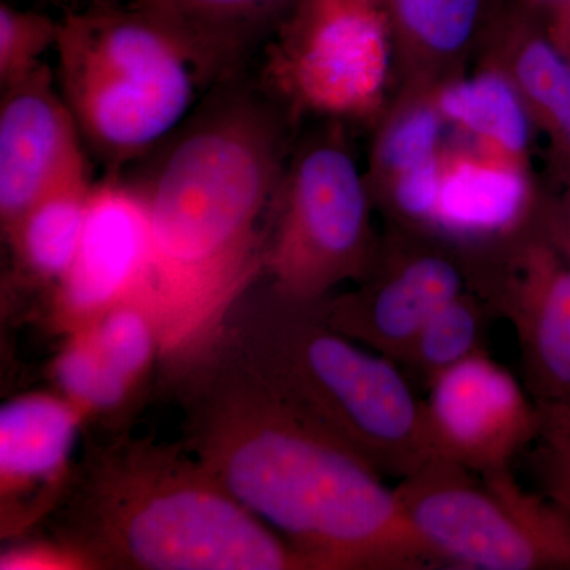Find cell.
Segmentation results:
<instances>
[{
	"mask_svg": "<svg viewBox=\"0 0 570 570\" xmlns=\"http://www.w3.org/2000/svg\"><path fill=\"white\" fill-rule=\"evenodd\" d=\"M51 363L58 393L80 409L86 419L108 417L129 406L137 390L110 365L88 330L63 336Z\"/></svg>",
	"mask_w": 570,
	"mask_h": 570,
	"instance_id": "cell-23",
	"label": "cell"
},
{
	"mask_svg": "<svg viewBox=\"0 0 570 570\" xmlns=\"http://www.w3.org/2000/svg\"><path fill=\"white\" fill-rule=\"evenodd\" d=\"M59 20L33 10L0 6V89L17 85L39 67L43 56L55 50Z\"/></svg>",
	"mask_w": 570,
	"mask_h": 570,
	"instance_id": "cell-24",
	"label": "cell"
},
{
	"mask_svg": "<svg viewBox=\"0 0 570 570\" xmlns=\"http://www.w3.org/2000/svg\"><path fill=\"white\" fill-rule=\"evenodd\" d=\"M262 51L258 88L295 126L373 127L392 100L395 41L382 0H299Z\"/></svg>",
	"mask_w": 570,
	"mask_h": 570,
	"instance_id": "cell-7",
	"label": "cell"
},
{
	"mask_svg": "<svg viewBox=\"0 0 570 570\" xmlns=\"http://www.w3.org/2000/svg\"><path fill=\"white\" fill-rule=\"evenodd\" d=\"M560 205L566 209V212L570 213V194H564V198H562Z\"/></svg>",
	"mask_w": 570,
	"mask_h": 570,
	"instance_id": "cell-29",
	"label": "cell"
},
{
	"mask_svg": "<svg viewBox=\"0 0 570 570\" xmlns=\"http://www.w3.org/2000/svg\"><path fill=\"white\" fill-rule=\"evenodd\" d=\"M543 224H546L551 238L570 257V213L562 208L560 202H549Z\"/></svg>",
	"mask_w": 570,
	"mask_h": 570,
	"instance_id": "cell-28",
	"label": "cell"
},
{
	"mask_svg": "<svg viewBox=\"0 0 570 570\" xmlns=\"http://www.w3.org/2000/svg\"><path fill=\"white\" fill-rule=\"evenodd\" d=\"M181 387L186 449L311 569L442 568L384 474L281 400L228 344Z\"/></svg>",
	"mask_w": 570,
	"mask_h": 570,
	"instance_id": "cell-2",
	"label": "cell"
},
{
	"mask_svg": "<svg viewBox=\"0 0 570 570\" xmlns=\"http://www.w3.org/2000/svg\"><path fill=\"white\" fill-rule=\"evenodd\" d=\"M485 268L431 236L390 227L354 291L316 303L333 328L397 362L428 318L464 292L483 295Z\"/></svg>",
	"mask_w": 570,
	"mask_h": 570,
	"instance_id": "cell-9",
	"label": "cell"
},
{
	"mask_svg": "<svg viewBox=\"0 0 570 570\" xmlns=\"http://www.w3.org/2000/svg\"><path fill=\"white\" fill-rule=\"evenodd\" d=\"M395 491L442 566L570 570V520L540 491L524 489L510 468L475 474L434 459Z\"/></svg>",
	"mask_w": 570,
	"mask_h": 570,
	"instance_id": "cell-8",
	"label": "cell"
},
{
	"mask_svg": "<svg viewBox=\"0 0 570 570\" xmlns=\"http://www.w3.org/2000/svg\"><path fill=\"white\" fill-rule=\"evenodd\" d=\"M2 570H99L100 566L77 543L26 542L10 547L0 554Z\"/></svg>",
	"mask_w": 570,
	"mask_h": 570,
	"instance_id": "cell-26",
	"label": "cell"
},
{
	"mask_svg": "<svg viewBox=\"0 0 570 570\" xmlns=\"http://www.w3.org/2000/svg\"><path fill=\"white\" fill-rule=\"evenodd\" d=\"M85 414L61 393L33 392L0 409V527L22 534L62 501Z\"/></svg>",
	"mask_w": 570,
	"mask_h": 570,
	"instance_id": "cell-15",
	"label": "cell"
},
{
	"mask_svg": "<svg viewBox=\"0 0 570 570\" xmlns=\"http://www.w3.org/2000/svg\"><path fill=\"white\" fill-rule=\"evenodd\" d=\"M499 0H382L395 41L396 91L431 92L466 73Z\"/></svg>",
	"mask_w": 570,
	"mask_h": 570,
	"instance_id": "cell-19",
	"label": "cell"
},
{
	"mask_svg": "<svg viewBox=\"0 0 570 570\" xmlns=\"http://www.w3.org/2000/svg\"><path fill=\"white\" fill-rule=\"evenodd\" d=\"M479 61L499 67L519 89L551 168L570 194V63L553 43L534 0H499Z\"/></svg>",
	"mask_w": 570,
	"mask_h": 570,
	"instance_id": "cell-17",
	"label": "cell"
},
{
	"mask_svg": "<svg viewBox=\"0 0 570 570\" xmlns=\"http://www.w3.org/2000/svg\"><path fill=\"white\" fill-rule=\"evenodd\" d=\"M542 11L547 31L570 63V0H534Z\"/></svg>",
	"mask_w": 570,
	"mask_h": 570,
	"instance_id": "cell-27",
	"label": "cell"
},
{
	"mask_svg": "<svg viewBox=\"0 0 570 570\" xmlns=\"http://www.w3.org/2000/svg\"><path fill=\"white\" fill-rule=\"evenodd\" d=\"M91 168L70 176L2 228L14 279L28 287H55L80 246L94 189Z\"/></svg>",
	"mask_w": 570,
	"mask_h": 570,
	"instance_id": "cell-21",
	"label": "cell"
},
{
	"mask_svg": "<svg viewBox=\"0 0 570 570\" xmlns=\"http://www.w3.org/2000/svg\"><path fill=\"white\" fill-rule=\"evenodd\" d=\"M344 126L325 121L292 148L269 214L264 281L292 302H322L376 262V205Z\"/></svg>",
	"mask_w": 570,
	"mask_h": 570,
	"instance_id": "cell-6",
	"label": "cell"
},
{
	"mask_svg": "<svg viewBox=\"0 0 570 570\" xmlns=\"http://www.w3.org/2000/svg\"><path fill=\"white\" fill-rule=\"evenodd\" d=\"M547 205L528 165L449 140L426 236L489 266L539 227Z\"/></svg>",
	"mask_w": 570,
	"mask_h": 570,
	"instance_id": "cell-13",
	"label": "cell"
},
{
	"mask_svg": "<svg viewBox=\"0 0 570 570\" xmlns=\"http://www.w3.org/2000/svg\"><path fill=\"white\" fill-rule=\"evenodd\" d=\"M55 77L88 151L107 175L146 159L209 88L194 56L163 24L85 0L59 20Z\"/></svg>",
	"mask_w": 570,
	"mask_h": 570,
	"instance_id": "cell-5",
	"label": "cell"
},
{
	"mask_svg": "<svg viewBox=\"0 0 570 570\" xmlns=\"http://www.w3.org/2000/svg\"><path fill=\"white\" fill-rule=\"evenodd\" d=\"M85 140L47 63L2 89L0 227L70 176L91 168Z\"/></svg>",
	"mask_w": 570,
	"mask_h": 570,
	"instance_id": "cell-14",
	"label": "cell"
},
{
	"mask_svg": "<svg viewBox=\"0 0 570 570\" xmlns=\"http://www.w3.org/2000/svg\"><path fill=\"white\" fill-rule=\"evenodd\" d=\"M295 124L245 75L209 89L137 179L153 230L145 287L164 376L183 384L219 354L264 277L269 214Z\"/></svg>",
	"mask_w": 570,
	"mask_h": 570,
	"instance_id": "cell-1",
	"label": "cell"
},
{
	"mask_svg": "<svg viewBox=\"0 0 570 570\" xmlns=\"http://www.w3.org/2000/svg\"><path fill=\"white\" fill-rule=\"evenodd\" d=\"M146 14L186 45L209 89L245 75L299 0H102Z\"/></svg>",
	"mask_w": 570,
	"mask_h": 570,
	"instance_id": "cell-18",
	"label": "cell"
},
{
	"mask_svg": "<svg viewBox=\"0 0 570 570\" xmlns=\"http://www.w3.org/2000/svg\"><path fill=\"white\" fill-rule=\"evenodd\" d=\"M366 179L390 227L426 235L449 126L431 92L395 91L373 126Z\"/></svg>",
	"mask_w": 570,
	"mask_h": 570,
	"instance_id": "cell-16",
	"label": "cell"
},
{
	"mask_svg": "<svg viewBox=\"0 0 570 570\" xmlns=\"http://www.w3.org/2000/svg\"><path fill=\"white\" fill-rule=\"evenodd\" d=\"M66 497L62 539L100 569L313 570L184 444L89 450Z\"/></svg>",
	"mask_w": 570,
	"mask_h": 570,
	"instance_id": "cell-3",
	"label": "cell"
},
{
	"mask_svg": "<svg viewBox=\"0 0 570 570\" xmlns=\"http://www.w3.org/2000/svg\"><path fill=\"white\" fill-rule=\"evenodd\" d=\"M438 110L461 140L531 167L535 126L519 89L499 67L479 61L431 91Z\"/></svg>",
	"mask_w": 570,
	"mask_h": 570,
	"instance_id": "cell-20",
	"label": "cell"
},
{
	"mask_svg": "<svg viewBox=\"0 0 570 570\" xmlns=\"http://www.w3.org/2000/svg\"><path fill=\"white\" fill-rule=\"evenodd\" d=\"M485 298L515 330L535 403L570 406V257L543 220L490 266Z\"/></svg>",
	"mask_w": 570,
	"mask_h": 570,
	"instance_id": "cell-11",
	"label": "cell"
},
{
	"mask_svg": "<svg viewBox=\"0 0 570 570\" xmlns=\"http://www.w3.org/2000/svg\"><path fill=\"white\" fill-rule=\"evenodd\" d=\"M225 343L281 400L382 474L409 478L434 460L414 382L389 356L333 328L316 303L284 298L262 277L235 311Z\"/></svg>",
	"mask_w": 570,
	"mask_h": 570,
	"instance_id": "cell-4",
	"label": "cell"
},
{
	"mask_svg": "<svg viewBox=\"0 0 570 570\" xmlns=\"http://www.w3.org/2000/svg\"><path fill=\"white\" fill-rule=\"evenodd\" d=\"M539 411V433L530 449L540 493L570 520V406Z\"/></svg>",
	"mask_w": 570,
	"mask_h": 570,
	"instance_id": "cell-25",
	"label": "cell"
},
{
	"mask_svg": "<svg viewBox=\"0 0 570 570\" xmlns=\"http://www.w3.org/2000/svg\"><path fill=\"white\" fill-rule=\"evenodd\" d=\"M426 390L434 459L485 474L510 468L538 436L540 411L530 390L487 351L444 371Z\"/></svg>",
	"mask_w": 570,
	"mask_h": 570,
	"instance_id": "cell-10",
	"label": "cell"
},
{
	"mask_svg": "<svg viewBox=\"0 0 570 570\" xmlns=\"http://www.w3.org/2000/svg\"><path fill=\"white\" fill-rule=\"evenodd\" d=\"M490 313L489 299L479 291L455 296L428 318L397 365L412 382L430 387L444 371L487 351Z\"/></svg>",
	"mask_w": 570,
	"mask_h": 570,
	"instance_id": "cell-22",
	"label": "cell"
},
{
	"mask_svg": "<svg viewBox=\"0 0 570 570\" xmlns=\"http://www.w3.org/2000/svg\"><path fill=\"white\" fill-rule=\"evenodd\" d=\"M153 230L148 206L132 179L96 181L80 246L50 292V325L66 336L126 302L148 281Z\"/></svg>",
	"mask_w": 570,
	"mask_h": 570,
	"instance_id": "cell-12",
	"label": "cell"
}]
</instances>
